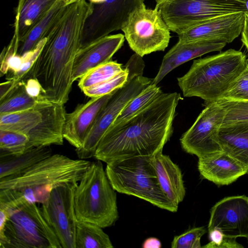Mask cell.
Instances as JSON below:
<instances>
[{
  "label": "cell",
  "instance_id": "obj_1",
  "mask_svg": "<svg viewBox=\"0 0 248 248\" xmlns=\"http://www.w3.org/2000/svg\"><path fill=\"white\" fill-rule=\"evenodd\" d=\"M181 99L178 93H163L123 124L109 126L97 145L95 158L108 163L153 156L162 151L172 134L176 108Z\"/></svg>",
  "mask_w": 248,
  "mask_h": 248
},
{
  "label": "cell",
  "instance_id": "obj_2",
  "mask_svg": "<svg viewBox=\"0 0 248 248\" xmlns=\"http://www.w3.org/2000/svg\"><path fill=\"white\" fill-rule=\"evenodd\" d=\"M87 17L82 10L68 8L22 79L36 78L42 86V95L52 103L64 105L69 99L74 61L80 49Z\"/></svg>",
  "mask_w": 248,
  "mask_h": 248
},
{
  "label": "cell",
  "instance_id": "obj_3",
  "mask_svg": "<svg viewBox=\"0 0 248 248\" xmlns=\"http://www.w3.org/2000/svg\"><path fill=\"white\" fill-rule=\"evenodd\" d=\"M13 189H0V208L7 214L0 228V248H62L41 206Z\"/></svg>",
  "mask_w": 248,
  "mask_h": 248
},
{
  "label": "cell",
  "instance_id": "obj_4",
  "mask_svg": "<svg viewBox=\"0 0 248 248\" xmlns=\"http://www.w3.org/2000/svg\"><path fill=\"white\" fill-rule=\"evenodd\" d=\"M248 66L245 53L229 49L194 60L188 72L177 78L178 84L185 97L217 102Z\"/></svg>",
  "mask_w": 248,
  "mask_h": 248
},
{
  "label": "cell",
  "instance_id": "obj_5",
  "mask_svg": "<svg viewBox=\"0 0 248 248\" xmlns=\"http://www.w3.org/2000/svg\"><path fill=\"white\" fill-rule=\"evenodd\" d=\"M91 163L52 154L20 174L0 178V189L16 190L28 202L42 204L54 188L64 183L78 182Z\"/></svg>",
  "mask_w": 248,
  "mask_h": 248
},
{
  "label": "cell",
  "instance_id": "obj_6",
  "mask_svg": "<svg viewBox=\"0 0 248 248\" xmlns=\"http://www.w3.org/2000/svg\"><path fill=\"white\" fill-rule=\"evenodd\" d=\"M115 191L102 161L91 162L75 191L74 203L78 219L102 228L113 225L119 217Z\"/></svg>",
  "mask_w": 248,
  "mask_h": 248
},
{
  "label": "cell",
  "instance_id": "obj_7",
  "mask_svg": "<svg viewBox=\"0 0 248 248\" xmlns=\"http://www.w3.org/2000/svg\"><path fill=\"white\" fill-rule=\"evenodd\" d=\"M108 179L116 191L142 199L161 209L176 212L178 207L159 185L152 156H140L107 163Z\"/></svg>",
  "mask_w": 248,
  "mask_h": 248
},
{
  "label": "cell",
  "instance_id": "obj_8",
  "mask_svg": "<svg viewBox=\"0 0 248 248\" xmlns=\"http://www.w3.org/2000/svg\"><path fill=\"white\" fill-rule=\"evenodd\" d=\"M125 66L128 69L127 81L117 89L98 113L82 146L76 149L78 158L94 157L97 145L107 130L126 105L153 83V79L143 76L144 62L142 57L134 53Z\"/></svg>",
  "mask_w": 248,
  "mask_h": 248
},
{
  "label": "cell",
  "instance_id": "obj_9",
  "mask_svg": "<svg viewBox=\"0 0 248 248\" xmlns=\"http://www.w3.org/2000/svg\"><path fill=\"white\" fill-rule=\"evenodd\" d=\"M170 31L178 35L212 17L248 12L244 0H155Z\"/></svg>",
  "mask_w": 248,
  "mask_h": 248
},
{
  "label": "cell",
  "instance_id": "obj_10",
  "mask_svg": "<svg viewBox=\"0 0 248 248\" xmlns=\"http://www.w3.org/2000/svg\"><path fill=\"white\" fill-rule=\"evenodd\" d=\"M130 48L143 57L164 51L170 38V30L157 9H148L144 3L136 8L123 25Z\"/></svg>",
  "mask_w": 248,
  "mask_h": 248
},
{
  "label": "cell",
  "instance_id": "obj_11",
  "mask_svg": "<svg viewBox=\"0 0 248 248\" xmlns=\"http://www.w3.org/2000/svg\"><path fill=\"white\" fill-rule=\"evenodd\" d=\"M225 113V108L220 102L207 104L180 138L183 150L198 158L222 151L219 131Z\"/></svg>",
  "mask_w": 248,
  "mask_h": 248
},
{
  "label": "cell",
  "instance_id": "obj_12",
  "mask_svg": "<svg viewBox=\"0 0 248 248\" xmlns=\"http://www.w3.org/2000/svg\"><path fill=\"white\" fill-rule=\"evenodd\" d=\"M78 183H64L54 188L48 200L41 206L46 220L57 235L62 248H76L78 219L74 193Z\"/></svg>",
  "mask_w": 248,
  "mask_h": 248
},
{
  "label": "cell",
  "instance_id": "obj_13",
  "mask_svg": "<svg viewBox=\"0 0 248 248\" xmlns=\"http://www.w3.org/2000/svg\"><path fill=\"white\" fill-rule=\"evenodd\" d=\"M145 0H105L93 4L92 13L87 18L80 48L121 30L130 14Z\"/></svg>",
  "mask_w": 248,
  "mask_h": 248
},
{
  "label": "cell",
  "instance_id": "obj_14",
  "mask_svg": "<svg viewBox=\"0 0 248 248\" xmlns=\"http://www.w3.org/2000/svg\"><path fill=\"white\" fill-rule=\"evenodd\" d=\"M208 231L217 228L226 235L238 238L248 237V197H226L211 208Z\"/></svg>",
  "mask_w": 248,
  "mask_h": 248
},
{
  "label": "cell",
  "instance_id": "obj_15",
  "mask_svg": "<svg viewBox=\"0 0 248 248\" xmlns=\"http://www.w3.org/2000/svg\"><path fill=\"white\" fill-rule=\"evenodd\" d=\"M245 12H238L208 19L178 35V41L187 43L207 40L232 43L241 33Z\"/></svg>",
  "mask_w": 248,
  "mask_h": 248
},
{
  "label": "cell",
  "instance_id": "obj_16",
  "mask_svg": "<svg viewBox=\"0 0 248 248\" xmlns=\"http://www.w3.org/2000/svg\"><path fill=\"white\" fill-rule=\"evenodd\" d=\"M116 91V90H115ZM92 99L78 106L71 113H66L63 136L76 149L80 148L101 108L115 91Z\"/></svg>",
  "mask_w": 248,
  "mask_h": 248
},
{
  "label": "cell",
  "instance_id": "obj_17",
  "mask_svg": "<svg viewBox=\"0 0 248 248\" xmlns=\"http://www.w3.org/2000/svg\"><path fill=\"white\" fill-rule=\"evenodd\" d=\"M124 39L122 33L108 35L80 48L74 61L72 81L79 79L91 69L111 61L123 46Z\"/></svg>",
  "mask_w": 248,
  "mask_h": 248
},
{
  "label": "cell",
  "instance_id": "obj_18",
  "mask_svg": "<svg viewBox=\"0 0 248 248\" xmlns=\"http://www.w3.org/2000/svg\"><path fill=\"white\" fill-rule=\"evenodd\" d=\"M42 114L41 121L27 134L29 141L26 150L31 148L62 145L63 128L66 111L64 105L49 103L36 108Z\"/></svg>",
  "mask_w": 248,
  "mask_h": 248
},
{
  "label": "cell",
  "instance_id": "obj_19",
  "mask_svg": "<svg viewBox=\"0 0 248 248\" xmlns=\"http://www.w3.org/2000/svg\"><path fill=\"white\" fill-rule=\"evenodd\" d=\"M198 158L201 176L217 185L228 186L248 174L244 165L224 151Z\"/></svg>",
  "mask_w": 248,
  "mask_h": 248
},
{
  "label": "cell",
  "instance_id": "obj_20",
  "mask_svg": "<svg viewBox=\"0 0 248 248\" xmlns=\"http://www.w3.org/2000/svg\"><path fill=\"white\" fill-rule=\"evenodd\" d=\"M226 44L207 40L178 41L164 56L153 83L157 85L170 71L186 62L209 52L221 51Z\"/></svg>",
  "mask_w": 248,
  "mask_h": 248
},
{
  "label": "cell",
  "instance_id": "obj_21",
  "mask_svg": "<svg viewBox=\"0 0 248 248\" xmlns=\"http://www.w3.org/2000/svg\"><path fill=\"white\" fill-rule=\"evenodd\" d=\"M152 161L162 191L171 202L178 207L186 195L181 169L162 151L152 156Z\"/></svg>",
  "mask_w": 248,
  "mask_h": 248
},
{
  "label": "cell",
  "instance_id": "obj_22",
  "mask_svg": "<svg viewBox=\"0 0 248 248\" xmlns=\"http://www.w3.org/2000/svg\"><path fill=\"white\" fill-rule=\"evenodd\" d=\"M59 0H19L14 22V37L22 41Z\"/></svg>",
  "mask_w": 248,
  "mask_h": 248
},
{
  "label": "cell",
  "instance_id": "obj_23",
  "mask_svg": "<svg viewBox=\"0 0 248 248\" xmlns=\"http://www.w3.org/2000/svg\"><path fill=\"white\" fill-rule=\"evenodd\" d=\"M219 138L223 151L244 165L248 174V121L222 124Z\"/></svg>",
  "mask_w": 248,
  "mask_h": 248
},
{
  "label": "cell",
  "instance_id": "obj_24",
  "mask_svg": "<svg viewBox=\"0 0 248 248\" xmlns=\"http://www.w3.org/2000/svg\"><path fill=\"white\" fill-rule=\"evenodd\" d=\"M68 5L66 0H59L25 39L18 43L17 54L22 56L34 50L46 38L64 15Z\"/></svg>",
  "mask_w": 248,
  "mask_h": 248
},
{
  "label": "cell",
  "instance_id": "obj_25",
  "mask_svg": "<svg viewBox=\"0 0 248 248\" xmlns=\"http://www.w3.org/2000/svg\"><path fill=\"white\" fill-rule=\"evenodd\" d=\"M52 154L48 145L31 148L17 155L0 156V178L20 174Z\"/></svg>",
  "mask_w": 248,
  "mask_h": 248
},
{
  "label": "cell",
  "instance_id": "obj_26",
  "mask_svg": "<svg viewBox=\"0 0 248 248\" xmlns=\"http://www.w3.org/2000/svg\"><path fill=\"white\" fill-rule=\"evenodd\" d=\"M49 103L50 102L45 98L36 99L29 95L26 91L24 81L21 80L10 93L0 101V114L36 109Z\"/></svg>",
  "mask_w": 248,
  "mask_h": 248
},
{
  "label": "cell",
  "instance_id": "obj_27",
  "mask_svg": "<svg viewBox=\"0 0 248 248\" xmlns=\"http://www.w3.org/2000/svg\"><path fill=\"white\" fill-rule=\"evenodd\" d=\"M102 229L96 224L78 220L76 231V248H113L108 235Z\"/></svg>",
  "mask_w": 248,
  "mask_h": 248
},
{
  "label": "cell",
  "instance_id": "obj_28",
  "mask_svg": "<svg viewBox=\"0 0 248 248\" xmlns=\"http://www.w3.org/2000/svg\"><path fill=\"white\" fill-rule=\"evenodd\" d=\"M38 109H31L0 114V130L27 135L42 120Z\"/></svg>",
  "mask_w": 248,
  "mask_h": 248
},
{
  "label": "cell",
  "instance_id": "obj_29",
  "mask_svg": "<svg viewBox=\"0 0 248 248\" xmlns=\"http://www.w3.org/2000/svg\"><path fill=\"white\" fill-rule=\"evenodd\" d=\"M163 93L160 87L152 83L126 105L110 126L123 124L146 108Z\"/></svg>",
  "mask_w": 248,
  "mask_h": 248
},
{
  "label": "cell",
  "instance_id": "obj_30",
  "mask_svg": "<svg viewBox=\"0 0 248 248\" xmlns=\"http://www.w3.org/2000/svg\"><path fill=\"white\" fill-rule=\"evenodd\" d=\"M123 69L121 63L111 60L87 72L79 78L78 86L82 91L113 77Z\"/></svg>",
  "mask_w": 248,
  "mask_h": 248
},
{
  "label": "cell",
  "instance_id": "obj_31",
  "mask_svg": "<svg viewBox=\"0 0 248 248\" xmlns=\"http://www.w3.org/2000/svg\"><path fill=\"white\" fill-rule=\"evenodd\" d=\"M28 141L26 134L0 130V156L23 154L26 151Z\"/></svg>",
  "mask_w": 248,
  "mask_h": 248
},
{
  "label": "cell",
  "instance_id": "obj_32",
  "mask_svg": "<svg viewBox=\"0 0 248 248\" xmlns=\"http://www.w3.org/2000/svg\"><path fill=\"white\" fill-rule=\"evenodd\" d=\"M128 69L125 66L123 70L113 77L98 84L82 91L84 93L91 98L99 97L110 93L122 87L127 81Z\"/></svg>",
  "mask_w": 248,
  "mask_h": 248
},
{
  "label": "cell",
  "instance_id": "obj_33",
  "mask_svg": "<svg viewBox=\"0 0 248 248\" xmlns=\"http://www.w3.org/2000/svg\"><path fill=\"white\" fill-rule=\"evenodd\" d=\"M248 101V66L217 101Z\"/></svg>",
  "mask_w": 248,
  "mask_h": 248
},
{
  "label": "cell",
  "instance_id": "obj_34",
  "mask_svg": "<svg viewBox=\"0 0 248 248\" xmlns=\"http://www.w3.org/2000/svg\"><path fill=\"white\" fill-rule=\"evenodd\" d=\"M207 232L204 226L191 228L175 236L171 242L172 248H201V239Z\"/></svg>",
  "mask_w": 248,
  "mask_h": 248
},
{
  "label": "cell",
  "instance_id": "obj_35",
  "mask_svg": "<svg viewBox=\"0 0 248 248\" xmlns=\"http://www.w3.org/2000/svg\"><path fill=\"white\" fill-rule=\"evenodd\" d=\"M217 102H220L226 110V113L222 124L234 122L248 121V101Z\"/></svg>",
  "mask_w": 248,
  "mask_h": 248
},
{
  "label": "cell",
  "instance_id": "obj_36",
  "mask_svg": "<svg viewBox=\"0 0 248 248\" xmlns=\"http://www.w3.org/2000/svg\"><path fill=\"white\" fill-rule=\"evenodd\" d=\"M210 241L202 246L203 248H243L244 246L239 243L237 238L224 233L217 228H214L208 231Z\"/></svg>",
  "mask_w": 248,
  "mask_h": 248
},
{
  "label": "cell",
  "instance_id": "obj_37",
  "mask_svg": "<svg viewBox=\"0 0 248 248\" xmlns=\"http://www.w3.org/2000/svg\"><path fill=\"white\" fill-rule=\"evenodd\" d=\"M46 38L42 40L34 50L25 53L22 56V63L20 69L15 74L7 78V80L14 79L16 81L22 80L33 66L46 42Z\"/></svg>",
  "mask_w": 248,
  "mask_h": 248
},
{
  "label": "cell",
  "instance_id": "obj_38",
  "mask_svg": "<svg viewBox=\"0 0 248 248\" xmlns=\"http://www.w3.org/2000/svg\"><path fill=\"white\" fill-rule=\"evenodd\" d=\"M23 80L26 91L29 95L36 99L45 98L42 95V86L36 78H31Z\"/></svg>",
  "mask_w": 248,
  "mask_h": 248
},
{
  "label": "cell",
  "instance_id": "obj_39",
  "mask_svg": "<svg viewBox=\"0 0 248 248\" xmlns=\"http://www.w3.org/2000/svg\"><path fill=\"white\" fill-rule=\"evenodd\" d=\"M20 81L8 80L0 85V101L7 96L15 88Z\"/></svg>",
  "mask_w": 248,
  "mask_h": 248
},
{
  "label": "cell",
  "instance_id": "obj_40",
  "mask_svg": "<svg viewBox=\"0 0 248 248\" xmlns=\"http://www.w3.org/2000/svg\"><path fill=\"white\" fill-rule=\"evenodd\" d=\"M241 40L248 52V12H245V21Z\"/></svg>",
  "mask_w": 248,
  "mask_h": 248
},
{
  "label": "cell",
  "instance_id": "obj_41",
  "mask_svg": "<svg viewBox=\"0 0 248 248\" xmlns=\"http://www.w3.org/2000/svg\"><path fill=\"white\" fill-rule=\"evenodd\" d=\"M161 247L162 244L160 240L154 237L146 239L142 245L143 248H160Z\"/></svg>",
  "mask_w": 248,
  "mask_h": 248
},
{
  "label": "cell",
  "instance_id": "obj_42",
  "mask_svg": "<svg viewBox=\"0 0 248 248\" xmlns=\"http://www.w3.org/2000/svg\"><path fill=\"white\" fill-rule=\"evenodd\" d=\"M66 0V3L67 5L70 4L75 1H77L78 0Z\"/></svg>",
  "mask_w": 248,
  "mask_h": 248
},
{
  "label": "cell",
  "instance_id": "obj_43",
  "mask_svg": "<svg viewBox=\"0 0 248 248\" xmlns=\"http://www.w3.org/2000/svg\"><path fill=\"white\" fill-rule=\"evenodd\" d=\"M246 238H247V239L248 240V237H247Z\"/></svg>",
  "mask_w": 248,
  "mask_h": 248
}]
</instances>
